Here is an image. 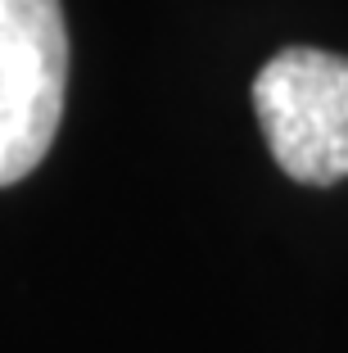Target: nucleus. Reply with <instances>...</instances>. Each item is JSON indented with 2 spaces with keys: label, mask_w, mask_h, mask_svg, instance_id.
I'll list each match as a JSON object with an SVG mask.
<instances>
[{
  "label": "nucleus",
  "mask_w": 348,
  "mask_h": 353,
  "mask_svg": "<svg viewBox=\"0 0 348 353\" xmlns=\"http://www.w3.org/2000/svg\"><path fill=\"white\" fill-rule=\"evenodd\" d=\"M254 114L276 168L303 186L348 176V54L289 46L254 77Z\"/></svg>",
  "instance_id": "1"
},
{
  "label": "nucleus",
  "mask_w": 348,
  "mask_h": 353,
  "mask_svg": "<svg viewBox=\"0 0 348 353\" xmlns=\"http://www.w3.org/2000/svg\"><path fill=\"white\" fill-rule=\"evenodd\" d=\"M68 95V23L59 0H0V186L54 145Z\"/></svg>",
  "instance_id": "2"
}]
</instances>
